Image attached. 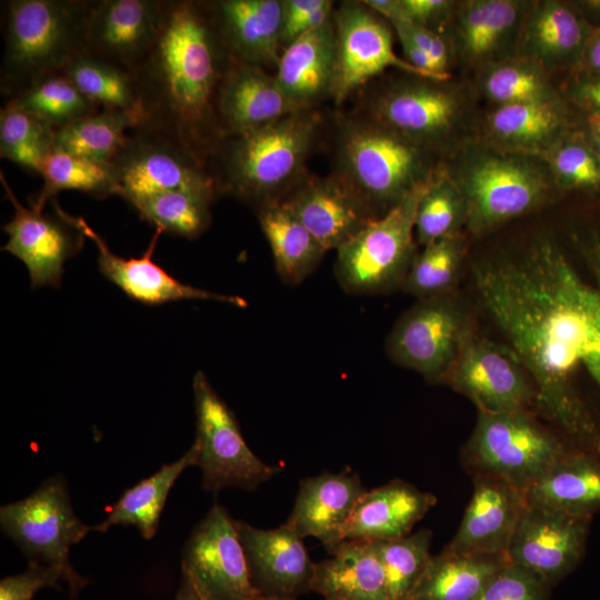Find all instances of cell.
Listing matches in <instances>:
<instances>
[{
    "label": "cell",
    "mask_w": 600,
    "mask_h": 600,
    "mask_svg": "<svg viewBox=\"0 0 600 600\" xmlns=\"http://www.w3.org/2000/svg\"><path fill=\"white\" fill-rule=\"evenodd\" d=\"M336 154V173L376 219L430 183L442 167L433 153L369 118L341 124Z\"/></svg>",
    "instance_id": "5"
},
{
    "label": "cell",
    "mask_w": 600,
    "mask_h": 600,
    "mask_svg": "<svg viewBox=\"0 0 600 600\" xmlns=\"http://www.w3.org/2000/svg\"><path fill=\"white\" fill-rule=\"evenodd\" d=\"M591 520L528 501L507 558L532 570L552 587L582 560Z\"/></svg>",
    "instance_id": "17"
},
{
    "label": "cell",
    "mask_w": 600,
    "mask_h": 600,
    "mask_svg": "<svg viewBox=\"0 0 600 600\" xmlns=\"http://www.w3.org/2000/svg\"><path fill=\"white\" fill-rule=\"evenodd\" d=\"M202 488L218 492L236 487L254 490L281 468L258 458L242 437L234 413L198 370L192 380Z\"/></svg>",
    "instance_id": "11"
},
{
    "label": "cell",
    "mask_w": 600,
    "mask_h": 600,
    "mask_svg": "<svg viewBox=\"0 0 600 600\" xmlns=\"http://www.w3.org/2000/svg\"><path fill=\"white\" fill-rule=\"evenodd\" d=\"M471 338L469 318L449 293L418 300L408 309L390 331L386 350L397 364L441 382Z\"/></svg>",
    "instance_id": "12"
},
{
    "label": "cell",
    "mask_w": 600,
    "mask_h": 600,
    "mask_svg": "<svg viewBox=\"0 0 600 600\" xmlns=\"http://www.w3.org/2000/svg\"><path fill=\"white\" fill-rule=\"evenodd\" d=\"M197 462L198 447L193 442L178 460L163 464L157 472L127 489L109 507L107 518L92 526V531L106 532L113 526H133L143 538H153L171 488L180 474L187 468L197 466Z\"/></svg>",
    "instance_id": "36"
},
{
    "label": "cell",
    "mask_w": 600,
    "mask_h": 600,
    "mask_svg": "<svg viewBox=\"0 0 600 600\" xmlns=\"http://www.w3.org/2000/svg\"><path fill=\"white\" fill-rule=\"evenodd\" d=\"M572 450L577 449L543 426L532 411L479 412L463 461L473 476L499 477L527 492Z\"/></svg>",
    "instance_id": "7"
},
{
    "label": "cell",
    "mask_w": 600,
    "mask_h": 600,
    "mask_svg": "<svg viewBox=\"0 0 600 600\" xmlns=\"http://www.w3.org/2000/svg\"><path fill=\"white\" fill-rule=\"evenodd\" d=\"M574 6L583 13L600 18V0H583L574 2Z\"/></svg>",
    "instance_id": "58"
},
{
    "label": "cell",
    "mask_w": 600,
    "mask_h": 600,
    "mask_svg": "<svg viewBox=\"0 0 600 600\" xmlns=\"http://www.w3.org/2000/svg\"><path fill=\"white\" fill-rule=\"evenodd\" d=\"M91 4L88 0L6 1L0 68V90L6 99L46 74L61 72L84 50Z\"/></svg>",
    "instance_id": "6"
},
{
    "label": "cell",
    "mask_w": 600,
    "mask_h": 600,
    "mask_svg": "<svg viewBox=\"0 0 600 600\" xmlns=\"http://www.w3.org/2000/svg\"><path fill=\"white\" fill-rule=\"evenodd\" d=\"M141 122V116L134 112L100 109L56 130L54 148L110 164L128 134Z\"/></svg>",
    "instance_id": "37"
},
{
    "label": "cell",
    "mask_w": 600,
    "mask_h": 600,
    "mask_svg": "<svg viewBox=\"0 0 600 600\" xmlns=\"http://www.w3.org/2000/svg\"><path fill=\"white\" fill-rule=\"evenodd\" d=\"M447 381L479 412L537 409L536 388L523 364L509 347L488 339H470Z\"/></svg>",
    "instance_id": "16"
},
{
    "label": "cell",
    "mask_w": 600,
    "mask_h": 600,
    "mask_svg": "<svg viewBox=\"0 0 600 600\" xmlns=\"http://www.w3.org/2000/svg\"><path fill=\"white\" fill-rule=\"evenodd\" d=\"M166 0H98L90 7L84 50L132 71L156 43Z\"/></svg>",
    "instance_id": "20"
},
{
    "label": "cell",
    "mask_w": 600,
    "mask_h": 600,
    "mask_svg": "<svg viewBox=\"0 0 600 600\" xmlns=\"http://www.w3.org/2000/svg\"><path fill=\"white\" fill-rule=\"evenodd\" d=\"M550 588L542 577L508 559L479 600H547Z\"/></svg>",
    "instance_id": "48"
},
{
    "label": "cell",
    "mask_w": 600,
    "mask_h": 600,
    "mask_svg": "<svg viewBox=\"0 0 600 600\" xmlns=\"http://www.w3.org/2000/svg\"><path fill=\"white\" fill-rule=\"evenodd\" d=\"M61 73L101 109L134 112L142 118L132 71L83 50L64 66Z\"/></svg>",
    "instance_id": "38"
},
{
    "label": "cell",
    "mask_w": 600,
    "mask_h": 600,
    "mask_svg": "<svg viewBox=\"0 0 600 600\" xmlns=\"http://www.w3.org/2000/svg\"><path fill=\"white\" fill-rule=\"evenodd\" d=\"M326 251L338 250L376 220L359 194L336 172L303 176L281 199Z\"/></svg>",
    "instance_id": "23"
},
{
    "label": "cell",
    "mask_w": 600,
    "mask_h": 600,
    "mask_svg": "<svg viewBox=\"0 0 600 600\" xmlns=\"http://www.w3.org/2000/svg\"><path fill=\"white\" fill-rule=\"evenodd\" d=\"M0 526L29 561L63 570L72 598L87 586L88 579L76 571L69 553L72 546L92 531V526L84 524L73 511L62 476L44 480L24 499L1 506Z\"/></svg>",
    "instance_id": "9"
},
{
    "label": "cell",
    "mask_w": 600,
    "mask_h": 600,
    "mask_svg": "<svg viewBox=\"0 0 600 600\" xmlns=\"http://www.w3.org/2000/svg\"><path fill=\"white\" fill-rule=\"evenodd\" d=\"M247 559L250 582L264 597L297 600L311 591L316 563L303 538L286 522L274 529L236 520Z\"/></svg>",
    "instance_id": "21"
},
{
    "label": "cell",
    "mask_w": 600,
    "mask_h": 600,
    "mask_svg": "<svg viewBox=\"0 0 600 600\" xmlns=\"http://www.w3.org/2000/svg\"><path fill=\"white\" fill-rule=\"evenodd\" d=\"M468 208L466 200L444 166L424 190L416 213L414 234L419 244L460 233L466 226Z\"/></svg>",
    "instance_id": "45"
},
{
    "label": "cell",
    "mask_w": 600,
    "mask_h": 600,
    "mask_svg": "<svg viewBox=\"0 0 600 600\" xmlns=\"http://www.w3.org/2000/svg\"><path fill=\"white\" fill-rule=\"evenodd\" d=\"M213 200L204 194L173 190L137 196L126 201L141 219L162 233L194 239L210 226Z\"/></svg>",
    "instance_id": "41"
},
{
    "label": "cell",
    "mask_w": 600,
    "mask_h": 600,
    "mask_svg": "<svg viewBox=\"0 0 600 600\" xmlns=\"http://www.w3.org/2000/svg\"><path fill=\"white\" fill-rule=\"evenodd\" d=\"M399 1L401 8L400 22L412 23L440 34L449 27L458 2L451 0Z\"/></svg>",
    "instance_id": "50"
},
{
    "label": "cell",
    "mask_w": 600,
    "mask_h": 600,
    "mask_svg": "<svg viewBox=\"0 0 600 600\" xmlns=\"http://www.w3.org/2000/svg\"><path fill=\"white\" fill-rule=\"evenodd\" d=\"M181 567L182 574L207 600H244L257 594L236 520L220 504H214L191 531Z\"/></svg>",
    "instance_id": "15"
},
{
    "label": "cell",
    "mask_w": 600,
    "mask_h": 600,
    "mask_svg": "<svg viewBox=\"0 0 600 600\" xmlns=\"http://www.w3.org/2000/svg\"><path fill=\"white\" fill-rule=\"evenodd\" d=\"M40 176L43 186L30 201V207L37 210H43L47 202L63 190L80 191L96 199L120 196L111 164L94 162L60 149L53 148L48 154Z\"/></svg>",
    "instance_id": "39"
},
{
    "label": "cell",
    "mask_w": 600,
    "mask_h": 600,
    "mask_svg": "<svg viewBox=\"0 0 600 600\" xmlns=\"http://www.w3.org/2000/svg\"><path fill=\"white\" fill-rule=\"evenodd\" d=\"M320 117L309 110L288 114L262 128L220 140L208 160L219 193L256 209L281 200L303 177Z\"/></svg>",
    "instance_id": "3"
},
{
    "label": "cell",
    "mask_w": 600,
    "mask_h": 600,
    "mask_svg": "<svg viewBox=\"0 0 600 600\" xmlns=\"http://www.w3.org/2000/svg\"><path fill=\"white\" fill-rule=\"evenodd\" d=\"M397 36H403L423 50L437 63L441 72L450 73L452 49L442 34L407 22L391 23Z\"/></svg>",
    "instance_id": "51"
},
{
    "label": "cell",
    "mask_w": 600,
    "mask_h": 600,
    "mask_svg": "<svg viewBox=\"0 0 600 600\" xmlns=\"http://www.w3.org/2000/svg\"><path fill=\"white\" fill-rule=\"evenodd\" d=\"M542 159L558 189L600 191V158L581 130H571Z\"/></svg>",
    "instance_id": "47"
},
{
    "label": "cell",
    "mask_w": 600,
    "mask_h": 600,
    "mask_svg": "<svg viewBox=\"0 0 600 600\" xmlns=\"http://www.w3.org/2000/svg\"><path fill=\"white\" fill-rule=\"evenodd\" d=\"M257 214L278 274L288 284L301 283L327 251L281 200L261 206Z\"/></svg>",
    "instance_id": "34"
},
{
    "label": "cell",
    "mask_w": 600,
    "mask_h": 600,
    "mask_svg": "<svg viewBox=\"0 0 600 600\" xmlns=\"http://www.w3.org/2000/svg\"><path fill=\"white\" fill-rule=\"evenodd\" d=\"M69 579L60 568L39 561H29L28 568L0 581V600H32L43 588L62 589Z\"/></svg>",
    "instance_id": "49"
},
{
    "label": "cell",
    "mask_w": 600,
    "mask_h": 600,
    "mask_svg": "<svg viewBox=\"0 0 600 600\" xmlns=\"http://www.w3.org/2000/svg\"><path fill=\"white\" fill-rule=\"evenodd\" d=\"M323 2L324 0H282V29L301 20L322 6Z\"/></svg>",
    "instance_id": "54"
},
{
    "label": "cell",
    "mask_w": 600,
    "mask_h": 600,
    "mask_svg": "<svg viewBox=\"0 0 600 600\" xmlns=\"http://www.w3.org/2000/svg\"><path fill=\"white\" fill-rule=\"evenodd\" d=\"M594 28L568 2H531L526 14L517 54L537 60L550 73L577 68Z\"/></svg>",
    "instance_id": "28"
},
{
    "label": "cell",
    "mask_w": 600,
    "mask_h": 600,
    "mask_svg": "<svg viewBox=\"0 0 600 600\" xmlns=\"http://www.w3.org/2000/svg\"><path fill=\"white\" fill-rule=\"evenodd\" d=\"M332 19L337 52L330 97L338 104L363 83L390 67L406 74L442 81L411 66L394 52L389 22L363 1L342 2L333 11Z\"/></svg>",
    "instance_id": "14"
},
{
    "label": "cell",
    "mask_w": 600,
    "mask_h": 600,
    "mask_svg": "<svg viewBox=\"0 0 600 600\" xmlns=\"http://www.w3.org/2000/svg\"><path fill=\"white\" fill-rule=\"evenodd\" d=\"M336 52L332 17L283 49L274 76L284 94L298 109L309 110L331 94Z\"/></svg>",
    "instance_id": "31"
},
{
    "label": "cell",
    "mask_w": 600,
    "mask_h": 600,
    "mask_svg": "<svg viewBox=\"0 0 600 600\" xmlns=\"http://www.w3.org/2000/svg\"><path fill=\"white\" fill-rule=\"evenodd\" d=\"M232 61L203 2L166 0L162 27L132 70L142 123L208 160L221 140L217 100Z\"/></svg>",
    "instance_id": "2"
},
{
    "label": "cell",
    "mask_w": 600,
    "mask_h": 600,
    "mask_svg": "<svg viewBox=\"0 0 600 600\" xmlns=\"http://www.w3.org/2000/svg\"><path fill=\"white\" fill-rule=\"evenodd\" d=\"M468 208L466 227L474 234L533 211L558 189L546 161L467 141L443 164Z\"/></svg>",
    "instance_id": "4"
},
{
    "label": "cell",
    "mask_w": 600,
    "mask_h": 600,
    "mask_svg": "<svg viewBox=\"0 0 600 600\" xmlns=\"http://www.w3.org/2000/svg\"><path fill=\"white\" fill-rule=\"evenodd\" d=\"M581 131L600 158V112L586 111Z\"/></svg>",
    "instance_id": "56"
},
{
    "label": "cell",
    "mask_w": 600,
    "mask_h": 600,
    "mask_svg": "<svg viewBox=\"0 0 600 600\" xmlns=\"http://www.w3.org/2000/svg\"><path fill=\"white\" fill-rule=\"evenodd\" d=\"M0 181L14 210L11 220L2 226L9 238L1 249L24 263L32 289L43 286L59 288L64 263L80 251L86 237L56 212L53 217L23 206L2 171Z\"/></svg>",
    "instance_id": "19"
},
{
    "label": "cell",
    "mask_w": 600,
    "mask_h": 600,
    "mask_svg": "<svg viewBox=\"0 0 600 600\" xmlns=\"http://www.w3.org/2000/svg\"><path fill=\"white\" fill-rule=\"evenodd\" d=\"M298 109L263 68L232 58L218 93L217 116L221 139L262 128Z\"/></svg>",
    "instance_id": "26"
},
{
    "label": "cell",
    "mask_w": 600,
    "mask_h": 600,
    "mask_svg": "<svg viewBox=\"0 0 600 600\" xmlns=\"http://www.w3.org/2000/svg\"><path fill=\"white\" fill-rule=\"evenodd\" d=\"M482 307L529 373L537 410L577 450L600 456V432L574 380L600 356L599 296L550 241L476 267Z\"/></svg>",
    "instance_id": "1"
},
{
    "label": "cell",
    "mask_w": 600,
    "mask_h": 600,
    "mask_svg": "<svg viewBox=\"0 0 600 600\" xmlns=\"http://www.w3.org/2000/svg\"><path fill=\"white\" fill-rule=\"evenodd\" d=\"M507 561L503 554L460 553L444 548L431 558L412 600H479Z\"/></svg>",
    "instance_id": "35"
},
{
    "label": "cell",
    "mask_w": 600,
    "mask_h": 600,
    "mask_svg": "<svg viewBox=\"0 0 600 600\" xmlns=\"http://www.w3.org/2000/svg\"><path fill=\"white\" fill-rule=\"evenodd\" d=\"M6 100L14 102L56 130L101 109L61 72L46 74Z\"/></svg>",
    "instance_id": "43"
},
{
    "label": "cell",
    "mask_w": 600,
    "mask_h": 600,
    "mask_svg": "<svg viewBox=\"0 0 600 600\" xmlns=\"http://www.w3.org/2000/svg\"><path fill=\"white\" fill-rule=\"evenodd\" d=\"M428 186L408 196L383 217L371 221L337 250L334 276L346 292L377 294L402 288L417 256L416 213Z\"/></svg>",
    "instance_id": "8"
},
{
    "label": "cell",
    "mask_w": 600,
    "mask_h": 600,
    "mask_svg": "<svg viewBox=\"0 0 600 600\" xmlns=\"http://www.w3.org/2000/svg\"><path fill=\"white\" fill-rule=\"evenodd\" d=\"M530 1H458L451 22L450 47L458 59L478 71L516 56Z\"/></svg>",
    "instance_id": "22"
},
{
    "label": "cell",
    "mask_w": 600,
    "mask_h": 600,
    "mask_svg": "<svg viewBox=\"0 0 600 600\" xmlns=\"http://www.w3.org/2000/svg\"><path fill=\"white\" fill-rule=\"evenodd\" d=\"M173 600H207L196 589L193 583L182 574L180 587L173 598Z\"/></svg>",
    "instance_id": "57"
},
{
    "label": "cell",
    "mask_w": 600,
    "mask_h": 600,
    "mask_svg": "<svg viewBox=\"0 0 600 600\" xmlns=\"http://www.w3.org/2000/svg\"><path fill=\"white\" fill-rule=\"evenodd\" d=\"M369 119L436 156L452 147L468 112L463 91L448 81L408 74L369 101Z\"/></svg>",
    "instance_id": "10"
},
{
    "label": "cell",
    "mask_w": 600,
    "mask_h": 600,
    "mask_svg": "<svg viewBox=\"0 0 600 600\" xmlns=\"http://www.w3.org/2000/svg\"><path fill=\"white\" fill-rule=\"evenodd\" d=\"M572 129L561 97L494 107L483 121L482 142L494 148L542 158Z\"/></svg>",
    "instance_id": "29"
},
{
    "label": "cell",
    "mask_w": 600,
    "mask_h": 600,
    "mask_svg": "<svg viewBox=\"0 0 600 600\" xmlns=\"http://www.w3.org/2000/svg\"><path fill=\"white\" fill-rule=\"evenodd\" d=\"M57 214L78 228L82 234L90 239L98 249V267L110 282L116 284L132 300L148 306H158L180 300H214L246 308V299L222 294L183 283L172 277L166 269L152 260L158 240L162 234L156 229L148 248L141 257L123 258L113 253L102 237L82 217H74L66 212L52 200Z\"/></svg>",
    "instance_id": "18"
},
{
    "label": "cell",
    "mask_w": 600,
    "mask_h": 600,
    "mask_svg": "<svg viewBox=\"0 0 600 600\" xmlns=\"http://www.w3.org/2000/svg\"><path fill=\"white\" fill-rule=\"evenodd\" d=\"M568 94L584 111L600 112V74L576 70L568 83Z\"/></svg>",
    "instance_id": "52"
},
{
    "label": "cell",
    "mask_w": 600,
    "mask_h": 600,
    "mask_svg": "<svg viewBox=\"0 0 600 600\" xmlns=\"http://www.w3.org/2000/svg\"><path fill=\"white\" fill-rule=\"evenodd\" d=\"M527 503L526 492L508 481L490 474H474L470 502L446 548L460 553L507 556Z\"/></svg>",
    "instance_id": "24"
},
{
    "label": "cell",
    "mask_w": 600,
    "mask_h": 600,
    "mask_svg": "<svg viewBox=\"0 0 600 600\" xmlns=\"http://www.w3.org/2000/svg\"><path fill=\"white\" fill-rule=\"evenodd\" d=\"M529 502L592 518L600 511V458L572 450L526 492Z\"/></svg>",
    "instance_id": "33"
},
{
    "label": "cell",
    "mask_w": 600,
    "mask_h": 600,
    "mask_svg": "<svg viewBox=\"0 0 600 600\" xmlns=\"http://www.w3.org/2000/svg\"><path fill=\"white\" fill-rule=\"evenodd\" d=\"M220 41L237 61L260 68L280 61L283 22L280 0L203 2Z\"/></svg>",
    "instance_id": "25"
},
{
    "label": "cell",
    "mask_w": 600,
    "mask_h": 600,
    "mask_svg": "<svg viewBox=\"0 0 600 600\" xmlns=\"http://www.w3.org/2000/svg\"><path fill=\"white\" fill-rule=\"evenodd\" d=\"M110 164L124 200L173 190L212 199L219 193L207 163L177 141L142 127L128 134Z\"/></svg>",
    "instance_id": "13"
},
{
    "label": "cell",
    "mask_w": 600,
    "mask_h": 600,
    "mask_svg": "<svg viewBox=\"0 0 600 600\" xmlns=\"http://www.w3.org/2000/svg\"><path fill=\"white\" fill-rule=\"evenodd\" d=\"M436 503L433 493L394 479L364 492L346 524L342 540L384 541L408 536Z\"/></svg>",
    "instance_id": "30"
},
{
    "label": "cell",
    "mask_w": 600,
    "mask_h": 600,
    "mask_svg": "<svg viewBox=\"0 0 600 600\" xmlns=\"http://www.w3.org/2000/svg\"><path fill=\"white\" fill-rule=\"evenodd\" d=\"M244 600H284V599L269 598V597L260 596L257 593Z\"/></svg>",
    "instance_id": "59"
},
{
    "label": "cell",
    "mask_w": 600,
    "mask_h": 600,
    "mask_svg": "<svg viewBox=\"0 0 600 600\" xmlns=\"http://www.w3.org/2000/svg\"><path fill=\"white\" fill-rule=\"evenodd\" d=\"M463 257L464 241L461 233L426 244L416 256L402 289L419 300L451 293Z\"/></svg>",
    "instance_id": "44"
},
{
    "label": "cell",
    "mask_w": 600,
    "mask_h": 600,
    "mask_svg": "<svg viewBox=\"0 0 600 600\" xmlns=\"http://www.w3.org/2000/svg\"><path fill=\"white\" fill-rule=\"evenodd\" d=\"M580 247L587 261L590 266V270L594 278V286L599 292L600 298V238L597 234H591L586 241L581 240ZM599 322H600V306H599ZM589 376L593 379L597 386L600 388V356L594 368Z\"/></svg>",
    "instance_id": "53"
},
{
    "label": "cell",
    "mask_w": 600,
    "mask_h": 600,
    "mask_svg": "<svg viewBox=\"0 0 600 600\" xmlns=\"http://www.w3.org/2000/svg\"><path fill=\"white\" fill-rule=\"evenodd\" d=\"M327 550L330 558L314 566L311 591L324 600H389L376 541L342 540Z\"/></svg>",
    "instance_id": "32"
},
{
    "label": "cell",
    "mask_w": 600,
    "mask_h": 600,
    "mask_svg": "<svg viewBox=\"0 0 600 600\" xmlns=\"http://www.w3.org/2000/svg\"><path fill=\"white\" fill-rule=\"evenodd\" d=\"M366 491L352 470L304 478L286 523L302 538H317L328 549L342 541L346 524Z\"/></svg>",
    "instance_id": "27"
},
{
    "label": "cell",
    "mask_w": 600,
    "mask_h": 600,
    "mask_svg": "<svg viewBox=\"0 0 600 600\" xmlns=\"http://www.w3.org/2000/svg\"><path fill=\"white\" fill-rule=\"evenodd\" d=\"M576 70L600 74V27L594 28Z\"/></svg>",
    "instance_id": "55"
},
{
    "label": "cell",
    "mask_w": 600,
    "mask_h": 600,
    "mask_svg": "<svg viewBox=\"0 0 600 600\" xmlns=\"http://www.w3.org/2000/svg\"><path fill=\"white\" fill-rule=\"evenodd\" d=\"M56 129L46 121L6 100L0 110V157L23 170L39 174L54 148Z\"/></svg>",
    "instance_id": "42"
},
{
    "label": "cell",
    "mask_w": 600,
    "mask_h": 600,
    "mask_svg": "<svg viewBox=\"0 0 600 600\" xmlns=\"http://www.w3.org/2000/svg\"><path fill=\"white\" fill-rule=\"evenodd\" d=\"M431 539V531L422 529L398 539L376 541L386 573L389 600H412L432 558Z\"/></svg>",
    "instance_id": "46"
},
{
    "label": "cell",
    "mask_w": 600,
    "mask_h": 600,
    "mask_svg": "<svg viewBox=\"0 0 600 600\" xmlns=\"http://www.w3.org/2000/svg\"><path fill=\"white\" fill-rule=\"evenodd\" d=\"M550 72L537 60L516 54L479 71V87L494 107L560 97Z\"/></svg>",
    "instance_id": "40"
}]
</instances>
